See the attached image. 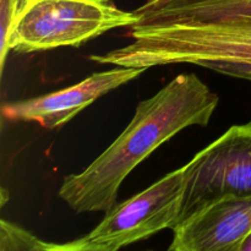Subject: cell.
<instances>
[{
	"instance_id": "cell-12",
	"label": "cell",
	"mask_w": 251,
	"mask_h": 251,
	"mask_svg": "<svg viewBox=\"0 0 251 251\" xmlns=\"http://www.w3.org/2000/svg\"><path fill=\"white\" fill-rule=\"evenodd\" d=\"M240 251H251V234L244 240V243L240 247Z\"/></svg>"
},
{
	"instance_id": "cell-3",
	"label": "cell",
	"mask_w": 251,
	"mask_h": 251,
	"mask_svg": "<svg viewBox=\"0 0 251 251\" xmlns=\"http://www.w3.org/2000/svg\"><path fill=\"white\" fill-rule=\"evenodd\" d=\"M135 11L119 9L110 0H26L7 42L9 50H38L78 47L105 32L134 27Z\"/></svg>"
},
{
	"instance_id": "cell-10",
	"label": "cell",
	"mask_w": 251,
	"mask_h": 251,
	"mask_svg": "<svg viewBox=\"0 0 251 251\" xmlns=\"http://www.w3.org/2000/svg\"><path fill=\"white\" fill-rule=\"evenodd\" d=\"M26 0H0V70H4L10 32Z\"/></svg>"
},
{
	"instance_id": "cell-13",
	"label": "cell",
	"mask_w": 251,
	"mask_h": 251,
	"mask_svg": "<svg viewBox=\"0 0 251 251\" xmlns=\"http://www.w3.org/2000/svg\"><path fill=\"white\" fill-rule=\"evenodd\" d=\"M242 14H251V4L247 5V6H245V7H243V9L240 10V11L238 12V14H235V15H242ZM232 16H233V15H232Z\"/></svg>"
},
{
	"instance_id": "cell-8",
	"label": "cell",
	"mask_w": 251,
	"mask_h": 251,
	"mask_svg": "<svg viewBox=\"0 0 251 251\" xmlns=\"http://www.w3.org/2000/svg\"><path fill=\"white\" fill-rule=\"evenodd\" d=\"M251 0H145L135 14L139 22L134 28L152 25L188 24L232 16Z\"/></svg>"
},
{
	"instance_id": "cell-7",
	"label": "cell",
	"mask_w": 251,
	"mask_h": 251,
	"mask_svg": "<svg viewBox=\"0 0 251 251\" xmlns=\"http://www.w3.org/2000/svg\"><path fill=\"white\" fill-rule=\"evenodd\" d=\"M172 230L171 251H240L251 234V196L211 203Z\"/></svg>"
},
{
	"instance_id": "cell-9",
	"label": "cell",
	"mask_w": 251,
	"mask_h": 251,
	"mask_svg": "<svg viewBox=\"0 0 251 251\" xmlns=\"http://www.w3.org/2000/svg\"><path fill=\"white\" fill-rule=\"evenodd\" d=\"M58 244L44 242L20 226L0 221V250L1 251H56Z\"/></svg>"
},
{
	"instance_id": "cell-1",
	"label": "cell",
	"mask_w": 251,
	"mask_h": 251,
	"mask_svg": "<svg viewBox=\"0 0 251 251\" xmlns=\"http://www.w3.org/2000/svg\"><path fill=\"white\" fill-rule=\"evenodd\" d=\"M220 98L195 74H180L137 104L131 122L87 168L65 176L58 195L76 213L107 212L127 176L190 126H207Z\"/></svg>"
},
{
	"instance_id": "cell-6",
	"label": "cell",
	"mask_w": 251,
	"mask_h": 251,
	"mask_svg": "<svg viewBox=\"0 0 251 251\" xmlns=\"http://www.w3.org/2000/svg\"><path fill=\"white\" fill-rule=\"evenodd\" d=\"M145 68L114 66L95 73L76 85L36 98L7 103L2 117L15 122H34L47 129L63 126L95 100L140 77Z\"/></svg>"
},
{
	"instance_id": "cell-4",
	"label": "cell",
	"mask_w": 251,
	"mask_h": 251,
	"mask_svg": "<svg viewBox=\"0 0 251 251\" xmlns=\"http://www.w3.org/2000/svg\"><path fill=\"white\" fill-rule=\"evenodd\" d=\"M185 189L184 167L171 172L124 202L115 203L102 222L56 251H117L147 239L179 221Z\"/></svg>"
},
{
	"instance_id": "cell-2",
	"label": "cell",
	"mask_w": 251,
	"mask_h": 251,
	"mask_svg": "<svg viewBox=\"0 0 251 251\" xmlns=\"http://www.w3.org/2000/svg\"><path fill=\"white\" fill-rule=\"evenodd\" d=\"M129 36L131 43L92 54L90 60L145 69L176 64H251V14L130 28Z\"/></svg>"
},
{
	"instance_id": "cell-5",
	"label": "cell",
	"mask_w": 251,
	"mask_h": 251,
	"mask_svg": "<svg viewBox=\"0 0 251 251\" xmlns=\"http://www.w3.org/2000/svg\"><path fill=\"white\" fill-rule=\"evenodd\" d=\"M184 171L185 189L176 225L217 201L251 196V119L230 126L196 153Z\"/></svg>"
},
{
	"instance_id": "cell-11",
	"label": "cell",
	"mask_w": 251,
	"mask_h": 251,
	"mask_svg": "<svg viewBox=\"0 0 251 251\" xmlns=\"http://www.w3.org/2000/svg\"><path fill=\"white\" fill-rule=\"evenodd\" d=\"M201 68L220 73L232 77L244 78L251 81V64H232V63H203Z\"/></svg>"
}]
</instances>
